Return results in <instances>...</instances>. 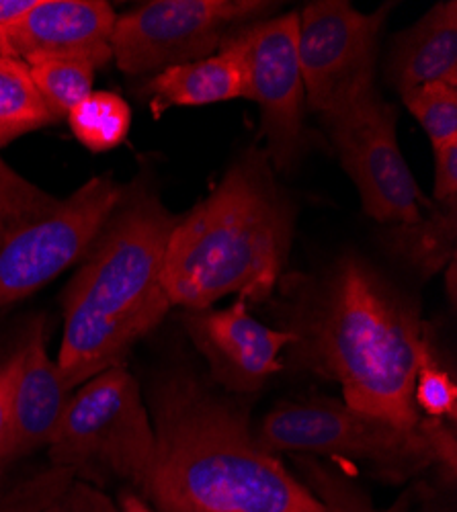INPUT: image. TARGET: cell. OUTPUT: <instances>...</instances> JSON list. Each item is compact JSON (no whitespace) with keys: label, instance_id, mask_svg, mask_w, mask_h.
<instances>
[{"label":"cell","instance_id":"1","mask_svg":"<svg viewBox=\"0 0 457 512\" xmlns=\"http://www.w3.org/2000/svg\"><path fill=\"white\" fill-rule=\"evenodd\" d=\"M283 330L289 359L337 381L347 406L404 429L421 422L414 381L435 355L417 304L367 261L345 254L296 281Z\"/></svg>","mask_w":457,"mask_h":512},{"label":"cell","instance_id":"21","mask_svg":"<svg viewBox=\"0 0 457 512\" xmlns=\"http://www.w3.org/2000/svg\"><path fill=\"white\" fill-rule=\"evenodd\" d=\"M408 111L417 117L433 148L457 140V84L435 80L402 93Z\"/></svg>","mask_w":457,"mask_h":512},{"label":"cell","instance_id":"28","mask_svg":"<svg viewBox=\"0 0 457 512\" xmlns=\"http://www.w3.org/2000/svg\"><path fill=\"white\" fill-rule=\"evenodd\" d=\"M119 506L121 512H154L152 506L140 494L134 492H123L119 498Z\"/></svg>","mask_w":457,"mask_h":512},{"label":"cell","instance_id":"20","mask_svg":"<svg viewBox=\"0 0 457 512\" xmlns=\"http://www.w3.org/2000/svg\"><path fill=\"white\" fill-rule=\"evenodd\" d=\"M39 97L54 119L66 117L80 101H85L95 89V68L87 62L62 58H37L25 62Z\"/></svg>","mask_w":457,"mask_h":512},{"label":"cell","instance_id":"15","mask_svg":"<svg viewBox=\"0 0 457 512\" xmlns=\"http://www.w3.org/2000/svg\"><path fill=\"white\" fill-rule=\"evenodd\" d=\"M388 76L398 93L427 82L457 84V3L435 5L421 21L394 37Z\"/></svg>","mask_w":457,"mask_h":512},{"label":"cell","instance_id":"19","mask_svg":"<svg viewBox=\"0 0 457 512\" xmlns=\"http://www.w3.org/2000/svg\"><path fill=\"white\" fill-rule=\"evenodd\" d=\"M74 138L91 152H107L128 138L132 109L126 99L111 91H93L68 115Z\"/></svg>","mask_w":457,"mask_h":512},{"label":"cell","instance_id":"30","mask_svg":"<svg viewBox=\"0 0 457 512\" xmlns=\"http://www.w3.org/2000/svg\"><path fill=\"white\" fill-rule=\"evenodd\" d=\"M5 56H9L7 52H5V48H3V44H0V58H5Z\"/></svg>","mask_w":457,"mask_h":512},{"label":"cell","instance_id":"6","mask_svg":"<svg viewBox=\"0 0 457 512\" xmlns=\"http://www.w3.org/2000/svg\"><path fill=\"white\" fill-rule=\"evenodd\" d=\"M50 459L64 472L107 474L144 486L154 457V429L140 383L117 363L82 383L66 406Z\"/></svg>","mask_w":457,"mask_h":512},{"label":"cell","instance_id":"24","mask_svg":"<svg viewBox=\"0 0 457 512\" xmlns=\"http://www.w3.org/2000/svg\"><path fill=\"white\" fill-rule=\"evenodd\" d=\"M41 512H121L119 502L89 482L68 484Z\"/></svg>","mask_w":457,"mask_h":512},{"label":"cell","instance_id":"14","mask_svg":"<svg viewBox=\"0 0 457 512\" xmlns=\"http://www.w3.org/2000/svg\"><path fill=\"white\" fill-rule=\"evenodd\" d=\"M72 392L58 363L48 355L44 324L33 322L19 345L5 463L52 443Z\"/></svg>","mask_w":457,"mask_h":512},{"label":"cell","instance_id":"10","mask_svg":"<svg viewBox=\"0 0 457 512\" xmlns=\"http://www.w3.org/2000/svg\"><path fill=\"white\" fill-rule=\"evenodd\" d=\"M369 218L406 224L431 205L414 181L398 144V111L380 91L320 117Z\"/></svg>","mask_w":457,"mask_h":512},{"label":"cell","instance_id":"9","mask_svg":"<svg viewBox=\"0 0 457 512\" xmlns=\"http://www.w3.org/2000/svg\"><path fill=\"white\" fill-rule=\"evenodd\" d=\"M392 5L361 13L345 0H316L298 13V54L306 105L320 117L376 89L380 33Z\"/></svg>","mask_w":457,"mask_h":512},{"label":"cell","instance_id":"13","mask_svg":"<svg viewBox=\"0 0 457 512\" xmlns=\"http://www.w3.org/2000/svg\"><path fill=\"white\" fill-rule=\"evenodd\" d=\"M115 11L105 0H35L5 35L9 56L23 62L62 58L95 70L111 60Z\"/></svg>","mask_w":457,"mask_h":512},{"label":"cell","instance_id":"3","mask_svg":"<svg viewBox=\"0 0 457 512\" xmlns=\"http://www.w3.org/2000/svg\"><path fill=\"white\" fill-rule=\"evenodd\" d=\"M296 205L279 189L265 150L244 152L166 244L162 283L171 306L212 308L228 295L263 302L294 240Z\"/></svg>","mask_w":457,"mask_h":512},{"label":"cell","instance_id":"25","mask_svg":"<svg viewBox=\"0 0 457 512\" xmlns=\"http://www.w3.org/2000/svg\"><path fill=\"white\" fill-rule=\"evenodd\" d=\"M435 150V201L457 199V140L439 144Z\"/></svg>","mask_w":457,"mask_h":512},{"label":"cell","instance_id":"27","mask_svg":"<svg viewBox=\"0 0 457 512\" xmlns=\"http://www.w3.org/2000/svg\"><path fill=\"white\" fill-rule=\"evenodd\" d=\"M33 5L35 0H0V44H3V48L7 31L17 25Z\"/></svg>","mask_w":457,"mask_h":512},{"label":"cell","instance_id":"12","mask_svg":"<svg viewBox=\"0 0 457 512\" xmlns=\"http://www.w3.org/2000/svg\"><path fill=\"white\" fill-rule=\"evenodd\" d=\"M183 326L210 365L212 379L232 394L261 390L283 371L281 353L294 343L292 332L257 320L242 297L224 310H185Z\"/></svg>","mask_w":457,"mask_h":512},{"label":"cell","instance_id":"4","mask_svg":"<svg viewBox=\"0 0 457 512\" xmlns=\"http://www.w3.org/2000/svg\"><path fill=\"white\" fill-rule=\"evenodd\" d=\"M177 216L152 193L123 195L70 281L58 367L76 390L150 334L173 306L162 283Z\"/></svg>","mask_w":457,"mask_h":512},{"label":"cell","instance_id":"7","mask_svg":"<svg viewBox=\"0 0 457 512\" xmlns=\"http://www.w3.org/2000/svg\"><path fill=\"white\" fill-rule=\"evenodd\" d=\"M123 191L109 175H99L68 199L0 230V308L56 279L87 254Z\"/></svg>","mask_w":457,"mask_h":512},{"label":"cell","instance_id":"22","mask_svg":"<svg viewBox=\"0 0 457 512\" xmlns=\"http://www.w3.org/2000/svg\"><path fill=\"white\" fill-rule=\"evenodd\" d=\"M54 203L56 197L19 177L0 158V230L44 211Z\"/></svg>","mask_w":457,"mask_h":512},{"label":"cell","instance_id":"2","mask_svg":"<svg viewBox=\"0 0 457 512\" xmlns=\"http://www.w3.org/2000/svg\"><path fill=\"white\" fill-rule=\"evenodd\" d=\"M146 406L154 457L140 496L154 512H328L259 445L246 410L197 375H160Z\"/></svg>","mask_w":457,"mask_h":512},{"label":"cell","instance_id":"17","mask_svg":"<svg viewBox=\"0 0 457 512\" xmlns=\"http://www.w3.org/2000/svg\"><path fill=\"white\" fill-rule=\"evenodd\" d=\"M382 244L408 269L433 277L455 259L457 199L435 201L419 220L388 226Z\"/></svg>","mask_w":457,"mask_h":512},{"label":"cell","instance_id":"31","mask_svg":"<svg viewBox=\"0 0 457 512\" xmlns=\"http://www.w3.org/2000/svg\"><path fill=\"white\" fill-rule=\"evenodd\" d=\"M367 512H371V510H367Z\"/></svg>","mask_w":457,"mask_h":512},{"label":"cell","instance_id":"8","mask_svg":"<svg viewBox=\"0 0 457 512\" xmlns=\"http://www.w3.org/2000/svg\"><path fill=\"white\" fill-rule=\"evenodd\" d=\"M275 7L261 0H152L117 15L111 58L130 76L210 58L232 31Z\"/></svg>","mask_w":457,"mask_h":512},{"label":"cell","instance_id":"5","mask_svg":"<svg viewBox=\"0 0 457 512\" xmlns=\"http://www.w3.org/2000/svg\"><path fill=\"white\" fill-rule=\"evenodd\" d=\"M255 437L275 455H326L367 463L390 484L417 478L435 465L455 474V431L445 420L423 416L417 426L404 429L326 396L277 404L261 420Z\"/></svg>","mask_w":457,"mask_h":512},{"label":"cell","instance_id":"26","mask_svg":"<svg viewBox=\"0 0 457 512\" xmlns=\"http://www.w3.org/2000/svg\"><path fill=\"white\" fill-rule=\"evenodd\" d=\"M19 371V349L0 363V463H5V453L11 437V400L13 386Z\"/></svg>","mask_w":457,"mask_h":512},{"label":"cell","instance_id":"29","mask_svg":"<svg viewBox=\"0 0 457 512\" xmlns=\"http://www.w3.org/2000/svg\"><path fill=\"white\" fill-rule=\"evenodd\" d=\"M447 273H449V279H447L449 297H451V302H455V259L449 263V269H447Z\"/></svg>","mask_w":457,"mask_h":512},{"label":"cell","instance_id":"18","mask_svg":"<svg viewBox=\"0 0 457 512\" xmlns=\"http://www.w3.org/2000/svg\"><path fill=\"white\" fill-rule=\"evenodd\" d=\"M23 60L0 58V146L54 123Z\"/></svg>","mask_w":457,"mask_h":512},{"label":"cell","instance_id":"23","mask_svg":"<svg viewBox=\"0 0 457 512\" xmlns=\"http://www.w3.org/2000/svg\"><path fill=\"white\" fill-rule=\"evenodd\" d=\"M414 404L429 418L453 422L457 416V386L435 357L421 367L414 381Z\"/></svg>","mask_w":457,"mask_h":512},{"label":"cell","instance_id":"16","mask_svg":"<svg viewBox=\"0 0 457 512\" xmlns=\"http://www.w3.org/2000/svg\"><path fill=\"white\" fill-rule=\"evenodd\" d=\"M244 66L240 56L230 48L197 62L166 68L154 74L146 91L150 107L166 111L171 107H201L244 97Z\"/></svg>","mask_w":457,"mask_h":512},{"label":"cell","instance_id":"11","mask_svg":"<svg viewBox=\"0 0 457 512\" xmlns=\"http://www.w3.org/2000/svg\"><path fill=\"white\" fill-rule=\"evenodd\" d=\"M298 25V13L292 11L238 27L222 41L242 60L244 97L261 109L265 154L275 170L292 168L308 144Z\"/></svg>","mask_w":457,"mask_h":512}]
</instances>
